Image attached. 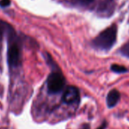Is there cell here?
I'll return each instance as SVG.
<instances>
[{
  "mask_svg": "<svg viewBox=\"0 0 129 129\" xmlns=\"http://www.w3.org/2000/svg\"><path fill=\"white\" fill-rule=\"evenodd\" d=\"M117 37V27L112 24L103 32H101L93 40V45L96 49L101 50H109L115 44Z\"/></svg>",
  "mask_w": 129,
  "mask_h": 129,
  "instance_id": "1",
  "label": "cell"
},
{
  "mask_svg": "<svg viewBox=\"0 0 129 129\" xmlns=\"http://www.w3.org/2000/svg\"><path fill=\"white\" fill-rule=\"evenodd\" d=\"M47 90L50 94L60 93L66 84V79L63 75L59 72H55L49 75L46 81Z\"/></svg>",
  "mask_w": 129,
  "mask_h": 129,
  "instance_id": "2",
  "label": "cell"
},
{
  "mask_svg": "<svg viewBox=\"0 0 129 129\" xmlns=\"http://www.w3.org/2000/svg\"><path fill=\"white\" fill-rule=\"evenodd\" d=\"M8 64L11 69H16L21 61V50L15 42H10L8 46Z\"/></svg>",
  "mask_w": 129,
  "mask_h": 129,
  "instance_id": "3",
  "label": "cell"
},
{
  "mask_svg": "<svg viewBox=\"0 0 129 129\" xmlns=\"http://www.w3.org/2000/svg\"><path fill=\"white\" fill-rule=\"evenodd\" d=\"M80 98L79 90L75 86H69L64 91L62 101L66 104H72L76 101H78Z\"/></svg>",
  "mask_w": 129,
  "mask_h": 129,
  "instance_id": "4",
  "label": "cell"
},
{
  "mask_svg": "<svg viewBox=\"0 0 129 129\" xmlns=\"http://www.w3.org/2000/svg\"><path fill=\"white\" fill-rule=\"evenodd\" d=\"M113 0H100L98 6V13L106 16V14H112L113 12Z\"/></svg>",
  "mask_w": 129,
  "mask_h": 129,
  "instance_id": "5",
  "label": "cell"
},
{
  "mask_svg": "<svg viewBox=\"0 0 129 129\" xmlns=\"http://www.w3.org/2000/svg\"><path fill=\"white\" fill-rule=\"evenodd\" d=\"M119 100H120V93L117 90L113 89V90H110L109 92V93L107 94L106 105H107L108 108L112 109L118 104Z\"/></svg>",
  "mask_w": 129,
  "mask_h": 129,
  "instance_id": "6",
  "label": "cell"
},
{
  "mask_svg": "<svg viewBox=\"0 0 129 129\" xmlns=\"http://www.w3.org/2000/svg\"><path fill=\"white\" fill-rule=\"evenodd\" d=\"M111 70L117 74H122V73H125L127 72V69L125 67L122 66H119V64H114L112 66H111Z\"/></svg>",
  "mask_w": 129,
  "mask_h": 129,
  "instance_id": "7",
  "label": "cell"
},
{
  "mask_svg": "<svg viewBox=\"0 0 129 129\" xmlns=\"http://www.w3.org/2000/svg\"><path fill=\"white\" fill-rule=\"evenodd\" d=\"M10 4H11L10 0H0V6L3 8L8 7L9 6H10Z\"/></svg>",
  "mask_w": 129,
  "mask_h": 129,
  "instance_id": "8",
  "label": "cell"
},
{
  "mask_svg": "<svg viewBox=\"0 0 129 129\" xmlns=\"http://www.w3.org/2000/svg\"><path fill=\"white\" fill-rule=\"evenodd\" d=\"M107 127V121H103V122L100 124V126L96 128V129H106Z\"/></svg>",
  "mask_w": 129,
  "mask_h": 129,
  "instance_id": "9",
  "label": "cell"
},
{
  "mask_svg": "<svg viewBox=\"0 0 129 129\" xmlns=\"http://www.w3.org/2000/svg\"><path fill=\"white\" fill-rule=\"evenodd\" d=\"M80 129H90V124H84Z\"/></svg>",
  "mask_w": 129,
  "mask_h": 129,
  "instance_id": "10",
  "label": "cell"
},
{
  "mask_svg": "<svg viewBox=\"0 0 129 129\" xmlns=\"http://www.w3.org/2000/svg\"><path fill=\"white\" fill-rule=\"evenodd\" d=\"M81 2H83V3H91V2H93V0H81Z\"/></svg>",
  "mask_w": 129,
  "mask_h": 129,
  "instance_id": "11",
  "label": "cell"
},
{
  "mask_svg": "<svg viewBox=\"0 0 129 129\" xmlns=\"http://www.w3.org/2000/svg\"><path fill=\"white\" fill-rule=\"evenodd\" d=\"M2 32H3V30H2L1 26H0V36H1V34H2Z\"/></svg>",
  "mask_w": 129,
  "mask_h": 129,
  "instance_id": "12",
  "label": "cell"
}]
</instances>
